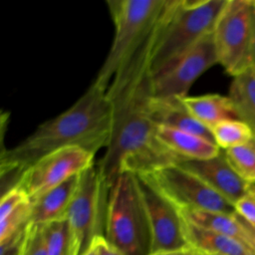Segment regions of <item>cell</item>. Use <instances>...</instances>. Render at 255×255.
Masks as SVG:
<instances>
[{
	"instance_id": "obj_11",
	"label": "cell",
	"mask_w": 255,
	"mask_h": 255,
	"mask_svg": "<svg viewBox=\"0 0 255 255\" xmlns=\"http://www.w3.org/2000/svg\"><path fill=\"white\" fill-rule=\"evenodd\" d=\"M218 64L213 34L202 38L168 68L153 76L155 98H185L187 93L204 72Z\"/></svg>"
},
{
	"instance_id": "obj_14",
	"label": "cell",
	"mask_w": 255,
	"mask_h": 255,
	"mask_svg": "<svg viewBox=\"0 0 255 255\" xmlns=\"http://www.w3.org/2000/svg\"><path fill=\"white\" fill-rule=\"evenodd\" d=\"M80 173L31 201L30 222L43 224L65 218L78 188Z\"/></svg>"
},
{
	"instance_id": "obj_3",
	"label": "cell",
	"mask_w": 255,
	"mask_h": 255,
	"mask_svg": "<svg viewBox=\"0 0 255 255\" xmlns=\"http://www.w3.org/2000/svg\"><path fill=\"white\" fill-rule=\"evenodd\" d=\"M227 0H167L151 50L155 76L168 68L202 38L213 33Z\"/></svg>"
},
{
	"instance_id": "obj_9",
	"label": "cell",
	"mask_w": 255,
	"mask_h": 255,
	"mask_svg": "<svg viewBox=\"0 0 255 255\" xmlns=\"http://www.w3.org/2000/svg\"><path fill=\"white\" fill-rule=\"evenodd\" d=\"M94 153L80 146L60 148L43 155L28 166L14 186L32 200L94 165Z\"/></svg>"
},
{
	"instance_id": "obj_17",
	"label": "cell",
	"mask_w": 255,
	"mask_h": 255,
	"mask_svg": "<svg viewBox=\"0 0 255 255\" xmlns=\"http://www.w3.org/2000/svg\"><path fill=\"white\" fill-rule=\"evenodd\" d=\"M192 116L210 130L225 120H239L234 106L227 96L208 94L182 98Z\"/></svg>"
},
{
	"instance_id": "obj_32",
	"label": "cell",
	"mask_w": 255,
	"mask_h": 255,
	"mask_svg": "<svg viewBox=\"0 0 255 255\" xmlns=\"http://www.w3.org/2000/svg\"><path fill=\"white\" fill-rule=\"evenodd\" d=\"M192 251L194 252L195 255H214V254H208V253H203V252H197V251H194V250H192Z\"/></svg>"
},
{
	"instance_id": "obj_31",
	"label": "cell",
	"mask_w": 255,
	"mask_h": 255,
	"mask_svg": "<svg viewBox=\"0 0 255 255\" xmlns=\"http://www.w3.org/2000/svg\"><path fill=\"white\" fill-rule=\"evenodd\" d=\"M83 255H98V248H97V245L94 240H93L92 244L90 245V247L88 248V250Z\"/></svg>"
},
{
	"instance_id": "obj_6",
	"label": "cell",
	"mask_w": 255,
	"mask_h": 255,
	"mask_svg": "<svg viewBox=\"0 0 255 255\" xmlns=\"http://www.w3.org/2000/svg\"><path fill=\"white\" fill-rule=\"evenodd\" d=\"M110 188L96 163L80 173L66 215L76 255H83L96 236L104 235Z\"/></svg>"
},
{
	"instance_id": "obj_26",
	"label": "cell",
	"mask_w": 255,
	"mask_h": 255,
	"mask_svg": "<svg viewBox=\"0 0 255 255\" xmlns=\"http://www.w3.org/2000/svg\"><path fill=\"white\" fill-rule=\"evenodd\" d=\"M27 200H30L29 197L20 188L14 186L7 189V191L2 194L0 200V219Z\"/></svg>"
},
{
	"instance_id": "obj_8",
	"label": "cell",
	"mask_w": 255,
	"mask_h": 255,
	"mask_svg": "<svg viewBox=\"0 0 255 255\" xmlns=\"http://www.w3.org/2000/svg\"><path fill=\"white\" fill-rule=\"evenodd\" d=\"M146 176L177 209L234 214V205L194 173L178 164L158 168Z\"/></svg>"
},
{
	"instance_id": "obj_24",
	"label": "cell",
	"mask_w": 255,
	"mask_h": 255,
	"mask_svg": "<svg viewBox=\"0 0 255 255\" xmlns=\"http://www.w3.org/2000/svg\"><path fill=\"white\" fill-rule=\"evenodd\" d=\"M19 255H49L42 224L29 222Z\"/></svg>"
},
{
	"instance_id": "obj_4",
	"label": "cell",
	"mask_w": 255,
	"mask_h": 255,
	"mask_svg": "<svg viewBox=\"0 0 255 255\" xmlns=\"http://www.w3.org/2000/svg\"><path fill=\"white\" fill-rule=\"evenodd\" d=\"M167 0H109L115 35L94 82L107 90L116 73L143 45L157 24Z\"/></svg>"
},
{
	"instance_id": "obj_12",
	"label": "cell",
	"mask_w": 255,
	"mask_h": 255,
	"mask_svg": "<svg viewBox=\"0 0 255 255\" xmlns=\"http://www.w3.org/2000/svg\"><path fill=\"white\" fill-rule=\"evenodd\" d=\"M176 164L197 175L233 205L251 188L228 162L224 151L207 159H181Z\"/></svg>"
},
{
	"instance_id": "obj_18",
	"label": "cell",
	"mask_w": 255,
	"mask_h": 255,
	"mask_svg": "<svg viewBox=\"0 0 255 255\" xmlns=\"http://www.w3.org/2000/svg\"><path fill=\"white\" fill-rule=\"evenodd\" d=\"M178 211L186 221L201 228L233 237L252 248L249 235L238 220L236 212L227 214L196 209H178Z\"/></svg>"
},
{
	"instance_id": "obj_1",
	"label": "cell",
	"mask_w": 255,
	"mask_h": 255,
	"mask_svg": "<svg viewBox=\"0 0 255 255\" xmlns=\"http://www.w3.org/2000/svg\"><path fill=\"white\" fill-rule=\"evenodd\" d=\"M158 22L107 89L112 132L105 154L96 164L110 187L122 173H150L180 160L158 139L157 126L150 115L154 97L150 59Z\"/></svg>"
},
{
	"instance_id": "obj_10",
	"label": "cell",
	"mask_w": 255,
	"mask_h": 255,
	"mask_svg": "<svg viewBox=\"0 0 255 255\" xmlns=\"http://www.w3.org/2000/svg\"><path fill=\"white\" fill-rule=\"evenodd\" d=\"M135 176L149 229V253L188 249L178 209L155 188L146 176L136 173Z\"/></svg>"
},
{
	"instance_id": "obj_29",
	"label": "cell",
	"mask_w": 255,
	"mask_h": 255,
	"mask_svg": "<svg viewBox=\"0 0 255 255\" xmlns=\"http://www.w3.org/2000/svg\"><path fill=\"white\" fill-rule=\"evenodd\" d=\"M251 63L255 67V13L253 20V32H252V42H251Z\"/></svg>"
},
{
	"instance_id": "obj_28",
	"label": "cell",
	"mask_w": 255,
	"mask_h": 255,
	"mask_svg": "<svg viewBox=\"0 0 255 255\" xmlns=\"http://www.w3.org/2000/svg\"><path fill=\"white\" fill-rule=\"evenodd\" d=\"M236 216L238 218V220L240 221V223L242 224V226L245 228V230L247 231L248 235H249V238H250V242H251V246L252 248L254 249L255 251V227L252 226L251 224H249L247 221H245L241 216H239L237 213H236Z\"/></svg>"
},
{
	"instance_id": "obj_21",
	"label": "cell",
	"mask_w": 255,
	"mask_h": 255,
	"mask_svg": "<svg viewBox=\"0 0 255 255\" xmlns=\"http://www.w3.org/2000/svg\"><path fill=\"white\" fill-rule=\"evenodd\" d=\"M215 143L222 149L235 147L249 141L255 134L251 128L240 120H225L211 129Z\"/></svg>"
},
{
	"instance_id": "obj_15",
	"label": "cell",
	"mask_w": 255,
	"mask_h": 255,
	"mask_svg": "<svg viewBox=\"0 0 255 255\" xmlns=\"http://www.w3.org/2000/svg\"><path fill=\"white\" fill-rule=\"evenodd\" d=\"M182 218V217H181ZM183 235L190 249L214 255H255L247 244L227 235L196 226L182 218Z\"/></svg>"
},
{
	"instance_id": "obj_16",
	"label": "cell",
	"mask_w": 255,
	"mask_h": 255,
	"mask_svg": "<svg viewBox=\"0 0 255 255\" xmlns=\"http://www.w3.org/2000/svg\"><path fill=\"white\" fill-rule=\"evenodd\" d=\"M160 142L181 159H207L220 153L221 148L203 136L166 127H157Z\"/></svg>"
},
{
	"instance_id": "obj_13",
	"label": "cell",
	"mask_w": 255,
	"mask_h": 255,
	"mask_svg": "<svg viewBox=\"0 0 255 255\" xmlns=\"http://www.w3.org/2000/svg\"><path fill=\"white\" fill-rule=\"evenodd\" d=\"M150 115L157 127L191 132L214 141L211 130L192 116L182 98L159 99L153 97L150 104Z\"/></svg>"
},
{
	"instance_id": "obj_20",
	"label": "cell",
	"mask_w": 255,
	"mask_h": 255,
	"mask_svg": "<svg viewBox=\"0 0 255 255\" xmlns=\"http://www.w3.org/2000/svg\"><path fill=\"white\" fill-rule=\"evenodd\" d=\"M42 225L49 255H76L70 225L66 217Z\"/></svg>"
},
{
	"instance_id": "obj_2",
	"label": "cell",
	"mask_w": 255,
	"mask_h": 255,
	"mask_svg": "<svg viewBox=\"0 0 255 255\" xmlns=\"http://www.w3.org/2000/svg\"><path fill=\"white\" fill-rule=\"evenodd\" d=\"M112 132V108L107 90L94 81L66 111L37 127L15 146L2 151L1 177L14 186L20 174L43 155L68 146L96 154L108 146Z\"/></svg>"
},
{
	"instance_id": "obj_5",
	"label": "cell",
	"mask_w": 255,
	"mask_h": 255,
	"mask_svg": "<svg viewBox=\"0 0 255 255\" xmlns=\"http://www.w3.org/2000/svg\"><path fill=\"white\" fill-rule=\"evenodd\" d=\"M104 236L125 255L149 254V229L135 173H122L112 184Z\"/></svg>"
},
{
	"instance_id": "obj_7",
	"label": "cell",
	"mask_w": 255,
	"mask_h": 255,
	"mask_svg": "<svg viewBox=\"0 0 255 255\" xmlns=\"http://www.w3.org/2000/svg\"><path fill=\"white\" fill-rule=\"evenodd\" d=\"M255 0H227L213 30L218 64L232 77L252 65Z\"/></svg>"
},
{
	"instance_id": "obj_30",
	"label": "cell",
	"mask_w": 255,
	"mask_h": 255,
	"mask_svg": "<svg viewBox=\"0 0 255 255\" xmlns=\"http://www.w3.org/2000/svg\"><path fill=\"white\" fill-rule=\"evenodd\" d=\"M188 249H189V248H188ZM188 249L173 250V251H164V252H157V253H149L148 255H187Z\"/></svg>"
},
{
	"instance_id": "obj_33",
	"label": "cell",
	"mask_w": 255,
	"mask_h": 255,
	"mask_svg": "<svg viewBox=\"0 0 255 255\" xmlns=\"http://www.w3.org/2000/svg\"><path fill=\"white\" fill-rule=\"evenodd\" d=\"M187 255H195V254H194V252L189 248L188 251H187Z\"/></svg>"
},
{
	"instance_id": "obj_27",
	"label": "cell",
	"mask_w": 255,
	"mask_h": 255,
	"mask_svg": "<svg viewBox=\"0 0 255 255\" xmlns=\"http://www.w3.org/2000/svg\"><path fill=\"white\" fill-rule=\"evenodd\" d=\"M98 248V255H125L116 247H114L104 235H98L94 238Z\"/></svg>"
},
{
	"instance_id": "obj_22",
	"label": "cell",
	"mask_w": 255,
	"mask_h": 255,
	"mask_svg": "<svg viewBox=\"0 0 255 255\" xmlns=\"http://www.w3.org/2000/svg\"><path fill=\"white\" fill-rule=\"evenodd\" d=\"M223 151L236 173L249 184L255 185V135L246 143Z\"/></svg>"
},
{
	"instance_id": "obj_23",
	"label": "cell",
	"mask_w": 255,
	"mask_h": 255,
	"mask_svg": "<svg viewBox=\"0 0 255 255\" xmlns=\"http://www.w3.org/2000/svg\"><path fill=\"white\" fill-rule=\"evenodd\" d=\"M31 201L21 203L13 211L0 219V242H3L16 233L22 231L30 222Z\"/></svg>"
},
{
	"instance_id": "obj_25",
	"label": "cell",
	"mask_w": 255,
	"mask_h": 255,
	"mask_svg": "<svg viewBox=\"0 0 255 255\" xmlns=\"http://www.w3.org/2000/svg\"><path fill=\"white\" fill-rule=\"evenodd\" d=\"M234 208L239 216L255 227V185L235 202Z\"/></svg>"
},
{
	"instance_id": "obj_19",
	"label": "cell",
	"mask_w": 255,
	"mask_h": 255,
	"mask_svg": "<svg viewBox=\"0 0 255 255\" xmlns=\"http://www.w3.org/2000/svg\"><path fill=\"white\" fill-rule=\"evenodd\" d=\"M238 119L246 123L255 134V67L250 66L233 77L229 95Z\"/></svg>"
}]
</instances>
